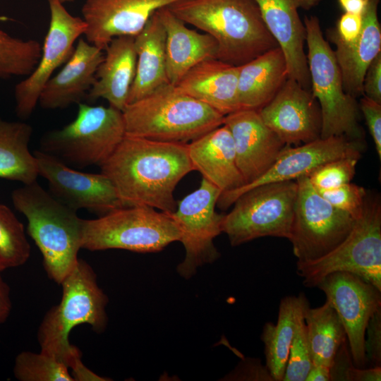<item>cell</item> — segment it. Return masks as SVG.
Here are the masks:
<instances>
[{
    "instance_id": "cell-35",
    "label": "cell",
    "mask_w": 381,
    "mask_h": 381,
    "mask_svg": "<svg viewBox=\"0 0 381 381\" xmlns=\"http://www.w3.org/2000/svg\"><path fill=\"white\" fill-rule=\"evenodd\" d=\"M359 159L346 157L329 161L315 168L307 176L318 190L337 188L351 181Z\"/></svg>"
},
{
    "instance_id": "cell-42",
    "label": "cell",
    "mask_w": 381,
    "mask_h": 381,
    "mask_svg": "<svg viewBox=\"0 0 381 381\" xmlns=\"http://www.w3.org/2000/svg\"><path fill=\"white\" fill-rule=\"evenodd\" d=\"M242 365L246 367L245 370L238 369L231 377L236 380L274 381L266 365H263L260 361H250Z\"/></svg>"
},
{
    "instance_id": "cell-22",
    "label": "cell",
    "mask_w": 381,
    "mask_h": 381,
    "mask_svg": "<svg viewBox=\"0 0 381 381\" xmlns=\"http://www.w3.org/2000/svg\"><path fill=\"white\" fill-rule=\"evenodd\" d=\"M379 1L368 0L362 14L361 33L353 42L345 43L332 29L328 31V37L336 47L334 52L341 70L344 90L354 98L363 95L366 70L381 52V27L377 16Z\"/></svg>"
},
{
    "instance_id": "cell-7",
    "label": "cell",
    "mask_w": 381,
    "mask_h": 381,
    "mask_svg": "<svg viewBox=\"0 0 381 381\" xmlns=\"http://www.w3.org/2000/svg\"><path fill=\"white\" fill-rule=\"evenodd\" d=\"M126 135L123 112L111 106L78 104L76 118L41 139V151L68 167H101Z\"/></svg>"
},
{
    "instance_id": "cell-10",
    "label": "cell",
    "mask_w": 381,
    "mask_h": 381,
    "mask_svg": "<svg viewBox=\"0 0 381 381\" xmlns=\"http://www.w3.org/2000/svg\"><path fill=\"white\" fill-rule=\"evenodd\" d=\"M297 189L296 181H286L262 184L240 195L222 224L231 246L265 236L288 239Z\"/></svg>"
},
{
    "instance_id": "cell-15",
    "label": "cell",
    "mask_w": 381,
    "mask_h": 381,
    "mask_svg": "<svg viewBox=\"0 0 381 381\" xmlns=\"http://www.w3.org/2000/svg\"><path fill=\"white\" fill-rule=\"evenodd\" d=\"M39 175L47 183L49 193L68 207L85 209L99 216L124 207L109 179L102 174L75 170L56 157L35 150Z\"/></svg>"
},
{
    "instance_id": "cell-26",
    "label": "cell",
    "mask_w": 381,
    "mask_h": 381,
    "mask_svg": "<svg viewBox=\"0 0 381 381\" xmlns=\"http://www.w3.org/2000/svg\"><path fill=\"white\" fill-rule=\"evenodd\" d=\"M166 33L168 82L176 85L193 67L208 59H217V45L208 34L192 30L169 8L158 10Z\"/></svg>"
},
{
    "instance_id": "cell-16",
    "label": "cell",
    "mask_w": 381,
    "mask_h": 381,
    "mask_svg": "<svg viewBox=\"0 0 381 381\" xmlns=\"http://www.w3.org/2000/svg\"><path fill=\"white\" fill-rule=\"evenodd\" d=\"M363 141L344 135L318 138L292 147L285 145L272 165L254 181L236 190L222 193L217 202L221 210H226L243 193L255 186L286 181H296L308 176L320 165L341 157L361 158Z\"/></svg>"
},
{
    "instance_id": "cell-12",
    "label": "cell",
    "mask_w": 381,
    "mask_h": 381,
    "mask_svg": "<svg viewBox=\"0 0 381 381\" xmlns=\"http://www.w3.org/2000/svg\"><path fill=\"white\" fill-rule=\"evenodd\" d=\"M222 191L205 179L193 192L177 202L171 214L181 234L185 257L177 266L185 279L192 277L198 267L219 258L214 239L222 231L224 214L215 211Z\"/></svg>"
},
{
    "instance_id": "cell-11",
    "label": "cell",
    "mask_w": 381,
    "mask_h": 381,
    "mask_svg": "<svg viewBox=\"0 0 381 381\" xmlns=\"http://www.w3.org/2000/svg\"><path fill=\"white\" fill-rule=\"evenodd\" d=\"M296 181L297 195L288 239L296 263H303L334 250L349 234L356 219L325 199L307 176Z\"/></svg>"
},
{
    "instance_id": "cell-37",
    "label": "cell",
    "mask_w": 381,
    "mask_h": 381,
    "mask_svg": "<svg viewBox=\"0 0 381 381\" xmlns=\"http://www.w3.org/2000/svg\"><path fill=\"white\" fill-rule=\"evenodd\" d=\"M317 190L331 205L355 219L363 212L368 192L363 187L351 182L333 189Z\"/></svg>"
},
{
    "instance_id": "cell-21",
    "label": "cell",
    "mask_w": 381,
    "mask_h": 381,
    "mask_svg": "<svg viewBox=\"0 0 381 381\" xmlns=\"http://www.w3.org/2000/svg\"><path fill=\"white\" fill-rule=\"evenodd\" d=\"M102 51L80 38L62 69L44 86L38 101L40 107L46 109H64L86 99L103 60Z\"/></svg>"
},
{
    "instance_id": "cell-44",
    "label": "cell",
    "mask_w": 381,
    "mask_h": 381,
    "mask_svg": "<svg viewBox=\"0 0 381 381\" xmlns=\"http://www.w3.org/2000/svg\"><path fill=\"white\" fill-rule=\"evenodd\" d=\"M0 272V324L4 323L8 318L11 310L10 288L4 280Z\"/></svg>"
},
{
    "instance_id": "cell-28",
    "label": "cell",
    "mask_w": 381,
    "mask_h": 381,
    "mask_svg": "<svg viewBox=\"0 0 381 381\" xmlns=\"http://www.w3.org/2000/svg\"><path fill=\"white\" fill-rule=\"evenodd\" d=\"M287 78L286 59L279 47L239 66L240 109L260 110L272 99Z\"/></svg>"
},
{
    "instance_id": "cell-18",
    "label": "cell",
    "mask_w": 381,
    "mask_h": 381,
    "mask_svg": "<svg viewBox=\"0 0 381 381\" xmlns=\"http://www.w3.org/2000/svg\"><path fill=\"white\" fill-rule=\"evenodd\" d=\"M181 0H85L82 7L87 41L104 50L119 36L137 35L159 9Z\"/></svg>"
},
{
    "instance_id": "cell-48",
    "label": "cell",
    "mask_w": 381,
    "mask_h": 381,
    "mask_svg": "<svg viewBox=\"0 0 381 381\" xmlns=\"http://www.w3.org/2000/svg\"><path fill=\"white\" fill-rule=\"evenodd\" d=\"M4 270H6V268L2 265V264L0 262V272H1Z\"/></svg>"
},
{
    "instance_id": "cell-6",
    "label": "cell",
    "mask_w": 381,
    "mask_h": 381,
    "mask_svg": "<svg viewBox=\"0 0 381 381\" xmlns=\"http://www.w3.org/2000/svg\"><path fill=\"white\" fill-rule=\"evenodd\" d=\"M303 23L310 90L321 113L320 138L344 135L363 141L364 132L359 124V107L356 98L344 90L334 50L323 36L318 18L305 16Z\"/></svg>"
},
{
    "instance_id": "cell-4",
    "label": "cell",
    "mask_w": 381,
    "mask_h": 381,
    "mask_svg": "<svg viewBox=\"0 0 381 381\" xmlns=\"http://www.w3.org/2000/svg\"><path fill=\"white\" fill-rule=\"evenodd\" d=\"M11 200L28 219V234L42 253L47 276L61 284L78 262L83 219L37 181L13 190Z\"/></svg>"
},
{
    "instance_id": "cell-14",
    "label": "cell",
    "mask_w": 381,
    "mask_h": 381,
    "mask_svg": "<svg viewBox=\"0 0 381 381\" xmlns=\"http://www.w3.org/2000/svg\"><path fill=\"white\" fill-rule=\"evenodd\" d=\"M316 287L324 292L344 327L353 365L365 367V329L372 315L381 308V291L346 272L328 274Z\"/></svg>"
},
{
    "instance_id": "cell-30",
    "label": "cell",
    "mask_w": 381,
    "mask_h": 381,
    "mask_svg": "<svg viewBox=\"0 0 381 381\" xmlns=\"http://www.w3.org/2000/svg\"><path fill=\"white\" fill-rule=\"evenodd\" d=\"M32 134L30 125L0 117V178L23 185L37 181L39 171L36 158L28 148Z\"/></svg>"
},
{
    "instance_id": "cell-23",
    "label": "cell",
    "mask_w": 381,
    "mask_h": 381,
    "mask_svg": "<svg viewBox=\"0 0 381 381\" xmlns=\"http://www.w3.org/2000/svg\"><path fill=\"white\" fill-rule=\"evenodd\" d=\"M193 171L217 187L222 193L245 185L237 167L232 135L224 124L187 144Z\"/></svg>"
},
{
    "instance_id": "cell-33",
    "label": "cell",
    "mask_w": 381,
    "mask_h": 381,
    "mask_svg": "<svg viewBox=\"0 0 381 381\" xmlns=\"http://www.w3.org/2000/svg\"><path fill=\"white\" fill-rule=\"evenodd\" d=\"M23 224L12 210L0 203V262L6 269L23 265L30 255Z\"/></svg>"
},
{
    "instance_id": "cell-40",
    "label": "cell",
    "mask_w": 381,
    "mask_h": 381,
    "mask_svg": "<svg viewBox=\"0 0 381 381\" xmlns=\"http://www.w3.org/2000/svg\"><path fill=\"white\" fill-rule=\"evenodd\" d=\"M363 95L381 104V52L366 70L363 82Z\"/></svg>"
},
{
    "instance_id": "cell-36",
    "label": "cell",
    "mask_w": 381,
    "mask_h": 381,
    "mask_svg": "<svg viewBox=\"0 0 381 381\" xmlns=\"http://www.w3.org/2000/svg\"><path fill=\"white\" fill-rule=\"evenodd\" d=\"M313 365L306 325L303 318L291 344L282 381H306Z\"/></svg>"
},
{
    "instance_id": "cell-2",
    "label": "cell",
    "mask_w": 381,
    "mask_h": 381,
    "mask_svg": "<svg viewBox=\"0 0 381 381\" xmlns=\"http://www.w3.org/2000/svg\"><path fill=\"white\" fill-rule=\"evenodd\" d=\"M169 9L187 25L210 35L217 59L241 66L278 46L254 0H181Z\"/></svg>"
},
{
    "instance_id": "cell-38",
    "label": "cell",
    "mask_w": 381,
    "mask_h": 381,
    "mask_svg": "<svg viewBox=\"0 0 381 381\" xmlns=\"http://www.w3.org/2000/svg\"><path fill=\"white\" fill-rule=\"evenodd\" d=\"M366 362L371 367H381V308L370 318L365 333Z\"/></svg>"
},
{
    "instance_id": "cell-17",
    "label": "cell",
    "mask_w": 381,
    "mask_h": 381,
    "mask_svg": "<svg viewBox=\"0 0 381 381\" xmlns=\"http://www.w3.org/2000/svg\"><path fill=\"white\" fill-rule=\"evenodd\" d=\"M263 122L286 145L320 138L321 113L310 90L288 78L272 99L258 110Z\"/></svg>"
},
{
    "instance_id": "cell-29",
    "label": "cell",
    "mask_w": 381,
    "mask_h": 381,
    "mask_svg": "<svg viewBox=\"0 0 381 381\" xmlns=\"http://www.w3.org/2000/svg\"><path fill=\"white\" fill-rule=\"evenodd\" d=\"M309 306L303 294L287 296L279 303L277 324H265L261 339L265 346L266 366L274 381H282L291 344L304 311Z\"/></svg>"
},
{
    "instance_id": "cell-8",
    "label": "cell",
    "mask_w": 381,
    "mask_h": 381,
    "mask_svg": "<svg viewBox=\"0 0 381 381\" xmlns=\"http://www.w3.org/2000/svg\"><path fill=\"white\" fill-rule=\"evenodd\" d=\"M180 238L170 214L145 205L121 207L97 219H83L82 248L92 251L155 253Z\"/></svg>"
},
{
    "instance_id": "cell-32",
    "label": "cell",
    "mask_w": 381,
    "mask_h": 381,
    "mask_svg": "<svg viewBox=\"0 0 381 381\" xmlns=\"http://www.w3.org/2000/svg\"><path fill=\"white\" fill-rule=\"evenodd\" d=\"M41 54L42 47L37 40H23L0 30V78L29 75Z\"/></svg>"
},
{
    "instance_id": "cell-31",
    "label": "cell",
    "mask_w": 381,
    "mask_h": 381,
    "mask_svg": "<svg viewBox=\"0 0 381 381\" xmlns=\"http://www.w3.org/2000/svg\"><path fill=\"white\" fill-rule=\"evenodd\" d=\"M304 321L313 364L331 368L339 349L347 340L337 312L327 301L317 308L308 306Z\"/></svg>"
},
{
    "instance_id": "cell-45",
    "label": "cell",
    "mask_w": 381,
    "mask_h": 381,
    "mask_svg": "<svg viewBox=\"0 0 381 381\" xmlns=\"http://www.w3.org/2000/svg\"><path fill=\"white\" fill-rule=\"evenodd\" d=\"M330 369L324 365H313L306 381H330L332 380Z\"/></svg>"
},
{
    "instance_id": "cell-41",
    "label": "cell",
    "mask_w": 381,
    "mask_h": 381,
    "mask_svg": "<svg viewBox=\"0 0 381 381\" xmlns=\"http://www.w3.org/2000/svg\"><path fill=\"white\" fill-rule=\"evenodd\" d=\"M362 25V15L344 13L337 22V28L332 30L339 40L350 43L358 37Z\"/></svg>"
},
{
    "instance_id": "cell-47",
    "label": "cell",
    "mask_w": 381,
    "mask_h": 381,
    "mask_svg": "<svg viewBox=\"0 0 381 381\" xmlns=\"http://www.w3.org/2000/svg\"><path fill=\"white\" fill-rule=\"evenodd\" d=\"M61 3L62 4H64V3H66V2H72L74 0H59Z\"/></svg>"
},
{
    "instance_id": "cell-43",
    "label": "cell",
    "mask_w": 381,
    "mask_h": 381,
    "mask_svg": "<svg viewBox=\"0 0 381 381\" xmlns=\"http://www.w3.org/2000/svg\"><path fill=\"white\" fill-rule=\"evenodd\" d=\"M381 367L359 368L350 362L344 369L339 380L348 381H380Z\"/></svg>"
},
{
    "instance_id": "cell-9",
    "label": "cell",
    "mask_w": 381,
    "mask_h": 381,
    "mask_svg": "<svg viewBox=\"0 0 381 381\" xmlns=\"http://www.w3.org/2000/svg\"><path fill=\"white\" fill-rule=\"evenodd\" d=\"M296 272L307 287L316 286L328 274H356L381 291V202L367 192L361 214L346 238L325 255L296 263Z\"/></svg>"
},
{
    "instance_id": "cell-27",
    "label": "cell",
    "mask_w": 381,
    "mask_h": 381,
    "mask_svg": "<svg viewBox=\"0 0 381 381\" xmlns=\"http://www.w3.org/2000/svg\"><path fill=\"white\" fill-rule=\"evenodd\" d=\"M165 43V30L157 11L135 36L136 68L128 104L169 83Z\"/></svg>"
},
{
    "instance_id": "cell-34",
    "label": "cell",
    "mask_w": 381,
    "mask_h": 381,
    "mask_svg": "<svg viewBox=\"0 0 381 381\" xmlns=\"http://www.w3.org/2000/svg\"><path fill=\"white\" fill-rule=\"evenodd\" d=\"M13 375L20 381H74L65 364L42 352L20 353L15 359Z\"/></svg>"
},
{
    "instance_id": "cell-1",
    "label": "cell",
    "mask_w": 381,
    "mask_h": 381,
    "mask_svg": "<svg viewBox=\"0 0 381 381\" xmlns=\"http://www.w3.org/2000/svg\"><path fill=\"white\" fill-rule=\"evenodd\" d=\"M100 168L124 207L145 205L168 214L176 209V186L193 171L186 143L126 135Z\"/></svg>"
},
{
    "instance_id": "cell-39",
    "label": "cell",
    "mask_w": 381,
    "mask_h": 381,
    "mask_svg": "<svg viewBox=\"0 0 381 381\" xmlns=\"http://www.w3.org/2000/svg\"><path fill=\"white\" fill-rule=\"evenodd\" d=\"M361 109L370 135L374 141L377 154L381 158V104L364 96L360 100Z\"/></svg>"
},
{
    "instance_id": "cell-46",
    "label": "cell",
    "mask_w": 381,
    "mask_h": 381,
    "mask_svg": "<svg viewBox=\"0 0 381 381\" xmlns=\"http://www.w3.org/2000/svg\"><path fill=\"white\" fill-rule=\"evenodd\" d=\"M344 13L362 15L365 11L368 0H338Z\"/></svg>"
},
{
    "instance_id": "cell-24",
    "label": "cell",
    "mask_w": 381,
    "mask_h": 381,
    "mask_svg": "<svg viewBox=\"0 0 381 381\" xmlns=\"http://www.w3.org/2000/svg\"><path fill=\"white\" fill-rule=\"evenodd\" d=\"M238 73L239 66L208 59L190 68L174 86L226 116L240 109Z\"/></svg>"
},
{
    "instance_id": "cell-20",
    "label": "cell",
    "mask_w": 381,
    "mask_h": 381,
    "mask_svg": "<svg viewBox=\"0 0 381 381\" xmlns=\"http://www.w3.org/2000/svg\"><path fill=\"white\" fill-rule=\"evenodd\" d=\"M223 124L232 135L237 167L245 185L267 171L286 145L263 122L258 110L236 111L224 116Z\"/></svg>"
},
{
    "instance_id": "cell-25",
    "label": "cell",
    "mask_w": 381,
    "mask_h": 381,
    "mask_svg": "<svg viewBox=\"0 0 381 381\" xmlns=\"http://www.w3.org/2000/svg\"><path fill=\"white\" fill-rule=\"evenodd\" d=\"M102 61L96 72V80L86 99L93 102L106 99L110 106L123 111L134 80L136 68L135 36L113 38L104 49Z\"/></svg>"
},
{
    "instance_id": "cell-13",
    "label": "cell",
    "mask_w": 381,
    "mask_h": 381,
    "mask_svg": "<svg viewBox=\"0 0 381 381\" xmlns=\"http://www.w3.org/2000/svg\"><path fill=\"white\" fill-rule=\"evenodd\" d=\"M51 18L40 61L33 71L15 86L16 113L21 119L33 112L40 93L54 71L74 51V42L86 30L80 17L72 16L59 0H47Z\"/></svg>"
},
{
    "instance_id": "cell-19",
    "label": "cell",
    "mask_w": 381,
    "mask_h": 381,
    "mask_svg": "<svg viewBox=\"0 0 381 381\" xmlns=\"http://www.w3.org/2000/svg\"><path fill=\"white\" fill-rule=\"evenodd\" d=\"M254 1L267 30L284 54L288 78L310 90V75L304 51L306 32L298 10H310L321 0Z\"/></svg>"
},
{
    "instance_id": "cell-3",
    "label": "cell",
    "mask_w": 381,
    "mask_h": 381,
    "mask_svg": "<svg viewBox=\"0 0 381 381\" xmlns=\"http://www.w3.org/2000/svg\"><path fill=\"white\" fill-rule=\"evenodd\" d=\"M60 303L44 316L37 332L40 352L55 358L75 371L83 365L80 351L68 339L72 329L88 324L97 333L107 325L108 298L99 287L90 265L82 259L61 284Z\"/></svg>"
},
{
    "instance_id": "cell-5",
    "label": "cell",
    "mask_w": 381,
    "mask_h": 381,
    "mask_svg": "<svg viewBox=\"0 0 381 381\" xmlns=\"http://www.w3.org/2000/svg\"><path fill=\"white\" fill-rule=\"evenodd\" d=\"M126 135L186 143L223 124L224 116L169 83L128 104Z\"/></svg>"
}]
</instances>
